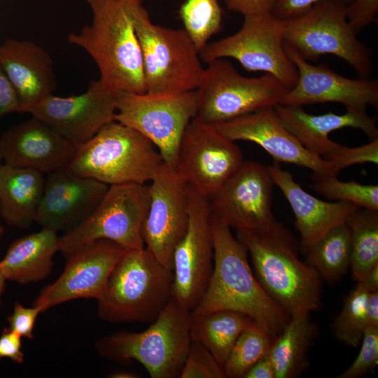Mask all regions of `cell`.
Masks as SVG:
<instances>
[{
	"instance_id": "cell-1",
	"label": "cell",
	"mask_w": 378,
	"mask_h": 378,
	"mask_svg": "<svg viewBox=\"0 0 378 378\" xmlns=\"http://www.w3.org/2000/svg\"><path fill=\"white\" fill-rule=\"evenodd\" d=\"M210 228L214 246V268L202 299L190 312L204 314L231 310L253 320L274 339L290 318L258 281L244 245L231 227L213 213Z\"/></svg>"
},
{
	"instance_id": "cell-2",
	"label": "cell",
	"mask_w": 378,
	"mask_h": 378,
	"mask_svg": "<svg viewBox=\"0 0 378 378\" xmlns=\"http://www.w3.org/2000/svg\"><path fill=\"white\" fill-rule=\"evenodd\" d=\"M254 274L267 295L290 316L317 310L321 303L322 279L299 258L300 243L276 220L252 230L237 231Z\"/></svg>"
},
{
	"instance_id": "cell-3",
	"label": "cell",
	"mask_w": 378,
	"mask_h": 378,
	"mask_svg": "<svg viewBox=\"0 0 378 378\" xmlns=\"http://www.w3.org/2000/svg\"><path fill=\"white\" fill-rule=\"evenodd\" d=\"M91 24L71 33L68 42L84 49L95 62L99 79L115 92L145 93L141 51L130 0H86Z\"/></svg>"
},
{
	"instance_id": "cell-4",
	"label": "cell",
	"mask_w": 378,
	"mask_h": 378,
	"mask_svg": "<svg viewBox=\"0 0 378 378\" xmlns=\"http://www.w3.org/2000/svg\"><path fill=\"white\" fill-rule=\"evenodd\" d=\"M174 275L146 248L127 250L97 300V316L111 323L154 321L172 299Z\"/></svg>"
},
{
	"instance_id": "cell-5",
	"label": "cell",
	"mask_w": 378,
	"mask_h": 378,
	"mask_svg": "<svg viewBox=\"0 0 378 378\" xmlns=\"http://www.w3.org/2000/svg\"><path fill=\"white\" fill-rule=\"evenodd\" d=\"M130 6L141 51L146 92L167 95L195 90L204 68L185 29L154 24L143 0H130Z\"/></svg>"
},
{
	"instance_id": "cell-6",
	"label": "cell",
	"mask_w": 378,
	"mask_h": 378,
	"mask_svg": "<svg viewBox=\"0 0 378 378\" xmlns=\"http://www.w3.org/2000/svg\"><path fill=\"white\" fill-rule=\"evenodd\" d=\"M162 162L159 151L150 141L136 130L114 120L90 140L76 146L66 169L75 175L109 186L146 184Z\"/></svg>"
},
{
	"instance_id": "cell-7",
	"label": "cell",
	"mask_w": 378,
	"mask_h": 378,
	"mask_svg": "<svg viewBox=\"0 0 378 378\" xmlns=\"http://www.w3.org/2000/svg\"><path fill=\"white\" fill-rule=\"evenodd\" d=\"M190 343V312L172 299L145 330L104 336L95 342V349L109 360L139 362L152 378H175L179 377Z\"/></svg>"
},
{
	"instance_id": "cell-8",
	"label": "cell",
	"mask_w": 378,
	"mask_h": 378,
	"mask_svg": "<svg viewBox=\"0 0 378 378\" xmlns=\"http://www.w3.org/2000/svg\"><path fill=\"white\" fill-rule=\"evenodd\" d=\"M348 5L340 1H322L285 21L284 42L308 62L332 55L352 66L360 78H370L372 52L358 40L350 25Z\"/></svg>"
},
{
	"instance_id": "cell-9",
	"label": "cell",
	"mask_w": 378,
	"mask_h": 378,
	"mask_svg": "<svg viewBox=\"0 0 378 378\" xmlns=\"http://www.w3.org/2000/svg\"><path fill=\"white\" fill-rule=\"evenodd\" d=\"M288 90L270 74L245 77L228 60L217 59L208 63L195 90L196 118L211 125L230 121L263 108L275 107Z\"/></svg>"
},
{
	"instance_id": "cell-10",
	"label": "cell",
	"mask_w": 378,
	"mask_h": 378,
	"mask_svg": "<svg viewBox=\"0 0 378 378\" xmlns=\"http://www.w3.org/2000/svg\"><path fill=\"white\" fill-rule=\"evenodd\" d=\"M148 202L147 183L110 186L93 213L59 237V251L66 258L99 239L112 241L127 251L144 248L142 226Z\"/></svg>"
},
{
	"instance_id": "cell-11",
	"label": "cell",
	"mask_w": 378,
	"mask_h": 378,
	"mask_svg": "<svg viewBox=\"0 0 378 378\" xmlns=\"http://www.w3.org/2000/svg\"><path fill=\"white\" fill-rule=\"evenodd\" d=\"M235 34L208 43L200 52L207 64L217 59L233 58L250 71H262L278 78L289 90L298 73L285 50L283 21L272 13L245 15Z\"/></svg>"
},
{
	"instance_id": "cell-12",
	"label": "cell",
	"mask_w": 378,
	"mask_h": 378,
	"mask_svg": "<svg viewBox=\"0 0 378 378\" xmlns=\"http://www.w3.org/2000/svg\"><path fill=\"white\" fill-rule=\"evenodd\" d=\"M197 111L195 90L167 95L119 92L115 120L146 137L175 169L181 139Z\"/></svg>"
},
{
	"instance_id": "cell-13",
	"label": "cell",
	"mask_w": 378,
	"mask_h": 378,
	"mask_svg": "<svg viewBox=\"0 0 378 378\" xmlns=\"http://www.w3.org/2000/svg\"><path fill=\"white\" fill-rule=\"evenodd\" d=\"M189 221L186 234L174 248L172 300L192 312L202 299L214 268L209 199L188 186Z\"/></svg>"
},
{
	"instance_id": "cell-14",
	"label": "cell",
	"mask_w": 378,
	"mask_h": 378,
	"mask_svg": "<svg viewBox=\"0 0 378 378\" xmlns=\"http://www.w3.org/2000/svg\"><path fill=\"white\" fill-rule=\"evenodd\" d=\"M243 161L235 141L195 117L181 139L175 170L189 186L209 198Z\"/></svg>"
},
{
	"instance_id": "cell-15",
	"label": "cell",
	"mask_w": 378,
	"mask_h": 378,
	"mask_svg": "<svg viewBox=\"0 0 378 378\" xmlns=\"http://www.w3.org/2000/svg\"><path fill=\"white\" fill-rule=\"evenodd\" d=\"M149 202L142 226L146 248L165 267L172 270L175 247L189 221L188 185L164 162L149 182Z\"/></svg>"
},
{
	"instance_id": "cell-16",
	"label": "cell",
	"mask_w": 378,
	"mask_h": 378,
	"mask_svg": "<svg viewBox=\"0 0 378 378\" xmlns=\"http://www.w3.org/2000/svg\"><path fill=\"white\" fill-rule=\"evenodd\" d=\"M118 95L100 79L92 80L85 92L67 97L50 94L27 113L77 146L115 120Z\"/></svg>"
},
{
	"instance_id": "cell-17",
	"label": "cell",
	"mask_w": 378,
	"mask_h": 378,
	"mask_svg": "<svg viewBox=\"0 0 378 378\" xmlns=\"http://www.w3.org/2000/svg\"><path fill=\"white\" fill-rule=\"evenodd\" d=\"M274 183L267 167L243 161L210 197L212 213L237 231L255 230L275 221Z\"/></svg>"
},
{
	"instance_id": "cell-18",
	"label": "cell",
	"mask_w": 378,
	"mask_h": 378,
	"mask_svg": "<svg viewBox=\"0 0 378 378\" xmlns=\"http://www.w3.org/2000/svg\"><path fill=\"white\" fill-rule=\"evenodd\" d=\"M126 249L107 239L97 240L66 257L61 275L46 286L32 306L41 312L78 298L101 297L108 278Z\"/></svg>"
},
{
	"instance_id": "cell-19",
	"label": "cell",
	"mask_w": 378,
	"mask_h": 378,
	"mask_svg": "<svg viewBox=\"0 0 378 378\" xmlns=\"http://www.w3.org/2000/svg\"><path fill=\"white\" fill-rule=\"evenodd\" d=\"M284 46L298 77L279 104L302 106L334 102L344 105L346 110L360 111H365L369 106L377 107V79L344 77L324 64H310L285 42Z\"/></svg>"
},
{
	"instance_id": "cell-20",
	"label": "cell",
	"mask_w": 378,
	"mask_h": 378,
	"mask_svg": "<svg viewBox=\"0 0 378 378\" xmlns=\"http://www.w3.org/2000/svg\"><path fill=\"white\" fill-rule=\"evenodd\" d=\"M212 126L233 141H247L259 145L275 162L305 167L314 175L337 176L339 174L332 164L314 155L302 146L281 123L274 107L263 108Z\"/></svg>"
},
{
	"instance_id": "cell-21",
	"label": "cell",
	"mask_w": 378,
	"mask_h": 378,
	"mask_svg": "<svg viewBox=\"0 0 378 378\" xmlns=\"http://www.w3.org/2000/svg\"><path fill=\"white\" fill-rule=\"evenodd\" d=\"M109 186L67 169L48 174L35 222L42 228L67 232L96 209Z\"/></svg>"
},
{
	"instance_id": "cell-22",
	"label": "cell",
	"mask_w": 378,
	"mask_h": 378,
	"mask_svg": "<svg viewBox=\"0 0 378 378\" xmlns=\"http://www.w3.org/2000/svg\"><path fill=\"white\" fill-rule=\"evenodd\" d=\"M76 150L75 145L34 116L0 136V155L4 164L42 174L66 169Z\"/></svg>"
},
{
	"instance_id": "cell-23",
	"label": "cell",
	"mask_w": 378,
	"mask_h": 378,
	"mask_svg": "<svg viewBox=\"0 0 378 378\" xmlns=\"http://www.w3.org/2000/svg\"><path fill=\"white\" fill-rule=\"evenodd\" d=\"M274 185L283 192L290 205L300 233V248L304 255L312 246L334 227L344 223L357 209L346 202H325L307 192L292 174L274 162L267 166Z\"/></svg>"
},
{
	"instance_id": "cell-24",
	"label": "cell",
	"mask_w": 378,
	"mask_h": 378,
	"mask_svg": "<svg viewBox=\"0 0 378 378\" xmlns=\"http://www.w3.org/2000/svg\"><path fill=\"white\" fill-rule=\"evenodd\" d=\"M284 126L314 155L328 162L338 147L328 134L344 127L362 130L371 140L378 138L374 118L365 111L346 110L344 114L307 113L302 106L278 104L274 107Z\"/></svg>"
},
{
	"instance_id": "cell-25",
	"label": "cell",
	"mask_w": 378,
	"mask_h": 378,
	"mask_svg": "<svg viewBox=\"0 0 378 378\" xmlns=\"http://www.w3.org/2000/svg\"><path fill=\"white\" fill-rule=\"evenodd\" d=\"M0 64L17 92L20 112L27 113L57 88L52 57L32 41L7 40L0 46Z\"/></svg>"
},
{
	"instance_id": "cell-26",
	"label": "cell",
	"mask_w": 378,
	"mask_h": 378,
	"mask_svg": "<svg viewBox=\"0 0 378 378\" xmlns=\"http://www.w3.org/2000/svg\"><path fill=\"white\" fill-rule=\"evenodd\" d=\"M57 232L42 228L13 241L0 260V272L6 281L27 284L43 280L51 273L56 252L59 251Z\"/></svg>"
},
{
	"instance_id": "cell-27",
	"label": "cell",
	"mask_w": 378,
	"mask_h": 378,
	"mask_svg": "<svg viewBox=\"0 0 378 378\" xmlns=\"http://www.w3.org/2000/svg\"><path fill=\"white\" fill-rule=\"evenodd\" d=\"M45 178L29 168L2 164L0 169V215L9 225L28 229L35 222Z\"/></svg>"
},
{
	"instance_id": "cell-28",
	"label": "cell",
	"mask_w": 378,
	"mask_h": 378,
	"mask_svg": "<svg viewBox=\"0 0 378 378\" xmlns=\"http://www.w3.org/2000/svg\"><path fill=\"white\" fill-rule=\"evenodd\" d=\"M318 332L309 314L290 316L270 349L275 378H292L302 372L308 365V349Z\"/></svg>"
},
{
	"instance_id": "cell-29",
	"label": "cell",
	"mask_w": 378,
	"mask_h": 378,
	"mask_svg": "<svg viewBox=\"0 0 378 378\" xmlns=\"http://www.w3.org/2000/svg\"><path fill=\"white\" fill-rule=\"evenodd\" d=\"M251 320L231 310L198 315L190 312V337L206 347L223 368L238 337Z\"/></svg>"
},
{
	"instance_id": "cell-30",
	"label": "cell",
	"mask_w": 378,
	"mask_h": 378,
	"mask_svg": "<svg viewBox=\"0 0 378 378\" xmlns=\"http://www.w3.org/2000/svg\"><path fill=\"white\" fill-rule=\"evenodd\" d=\"M304 255L306 262L322 280L329 283L340 280L350 267L351 236L348 225L344 223L330 230Z\"/></svg>"
},
{
	"instance_id": "cell-31",
	"label": "cell",
	"mask_w": 378,
	"mask_h": 378,
	"mask_svg": "<svg viewBox=\"0 0 378 378\" xmlns=\"http://www.w3.org/2000/svg\"><path fill=\"white\" fill-rule=\"evenodd\" d=\"M345 223L350 230V267L359 281L378 265V210L358 208Z\"/></svg>"
},
{
	"instance_id": "cell-32",
	"label": "cell",
	"mask_w": 378,
	"mask_h": 378,
	"mask_svg": "<svg viewBox=\"0 0 378 378\" xmlns=\"http://www.w3.org/2000/svg\"><path fill=\"white\" fill-rule=\"evenodd\" d=\"M273 340L251 320L238 337L223 366L225 377L244 378L250 368L269 353Z\"/></svg>"
},
{
	"instance_id": "cell-33",
	"label": "cell",
	"mask_w": 378,
	"mask_h": 378,
	"mask_svg": "<svg viewBox=\"0 0 378 378\" xmlns=\"http://www.w3.org/2000/svg\"><path fill=\"white\" fill-rule=\"evenodd\" d=\"M178 13L199 52L222 28L223 11L218 0H185Z\"/></svg>"
},
{
	"instance_id": "cell-34",
	"label": "cell",
	"mask_w": 378,
	"mask_h": 378,
	"mask_svg": "<svg viewBox=\"0 0 378 378\" xmlns=\"http://www.w3.org/2000/svg\"><path fill=\"white\" fill-rule=\"evenodd\" d=\"M370 293L358 282L346 297L333 325L335 336L340 342L351 347H357L360 343L368 326L367 304Z\"/></svg>"
},
{
	"instance_id": "cell-35",
	"label": "cell",
	"mask_w": 378,
	"mask_h": 378,
	"mask_svg": "<svg viewBox=\"0 0 378 378\" xmlns=\"http://www.w3.org/2000/svg\"><path fill=\"white\" fill-rule=\"evenodd\" d=\"M309 186L315 192L332 201L352 203L360 208L378 210L377 185H364L354 181H341L336 176L312 174Z\"/></svg>"
},
{
	"instance_id": "cell-36",
	"label": "cell",
	"mask_w": 378,
	"mask_h": 378,
	"mask_svg": "<svg viewBox=\"0 0 378 378\" xmlns=\"http://www.w3.org/2000/svg\"><path fill=\"white\" fill-rule=\"evenodd\" d=\"M179 378H226L223 368L210 351L191 340Z\"/></svg>"
},
{
	"instance_id": "cell-37",
	"label": "cell",
	"mask_w": 378,
	"mask_h": 378,
	"mask_svg": "<svg viewBox=\"0 0 378 378\" xmlns=\"http://www.w3.org/2000/svg\"><path fill=\"white\" fill-rule=\"evenodd\" d=\"M359 353L355 360L337 378H358L378 365V326H368L363 332Z\"/></svg>"
},
{
	"instance_id": "cell-38",
	"label": "cell",
	"mask_w": 378,
	"mask_h": 378,
	"mask_svg": "<svg viewBox=\"0 0 378 378\" xmlns=\"http://www.w3.org/2000/svg\"><path fill=\"white\" fill-rule=\"evenodd\" d=\"M365 162L378 163V138L359 147L342 146L331 164L340 173L341 170L351 165Z\"/></svg>"
},
{
	"instance_id": "cell-39",
	"label": "cell",
	"mask_w": 378,
	"mask_h": 378,
	"mask_svg": "<svg viewBox=\"0 0 378 378\" xmlns=\"http://www.w3.org/2000/svg\"><path fill=\"white\" fill-rule=\"evenodd\" d=\"M40 313L41 311L37 307H25L15 302L12 314L6 318L9 324L8 328L22 337L31 340L35 322Z\"/></svg>"
},
{
	"instance_id": "cell-40",
	"label": "cell",
	"mask_w": 378,
	"mask_h": 378,
	"mask_svg": "<svg viewBox=\"0 0 378 378\" xmlns=\"http://www.w3.org/2000/svg\"><path fill=\"white\" fill-rule=\"evenodd\" d=\"M378 0H353L347 7V20L356 34L376 21Z\"/></svg>"
},
{
	"instance_id": "cell-41",
	"label": "cell",
	"mask_w": 378,
	"mask_h": 378,
	"mask_svg": "<svg viewBox=\"0 0 378 378\" xmlns=\"http://www.w3.org/2000/svg\"><path fill=\"white\" fill-rule=\"evenodd\" d=\"M325 0H276L271 11L277 18L287 21L296 18L314 4ZM349 4L353 0H335Z\"/></svg>"
},
{
	"instance_id": "cell-42",
	"label": "cell",
	"mask_w": 378,
	"mask_h": 378,
	"mask_svg": "<svg viewBox=\"0 0 378 378\" xmlns=\"http://www.w3.org/2000/svg\"><path fill=\"white\" fill-rule=\"evenodd\" d=\"M13 112H20L18 97L0 64V120Z\"/></svg>"
},
{
	"instance_id": "cell-43",
	"label": "cell",
	"mask_w": 378,
	"mask_h": 378,
	"mask_svg": "<svg viewBox=\"0 0 378 378\" xmlns=\"http://www.w3.org/2000/svg\"><path fill=\"white\" fill-rule=\"evenodd\" d=\"M22 337L4 328L0 335V360L6 358L13 362L21 364L24 361V354L21 350Z\"/></svg>"
},
{
	"instance_id": "cell-44",
	"label": "cell",
	"mask_w": 378,
	"mask_h": 378,
	"mask_svg": "<svg viewBox=\"0 0 378 378\" xmlns=\"http://www.w3.org/2000/svg\"><path fill=\"white\" fill-rule=\"evenodd\" d=\"M227 9L244 16L271 13L276 0H223Z\"/></svg>"
},
{
	"instance_id": "cell-45",
	"label": "cell",
	"mask_w": 378,
	"mask_h": 378,
	"mask_svg": "<svg viewBox=\"0 0 378 378\" xmlns=\"http://www.w3.org/2000/svg\"><path fill=\"white\" fill-rule=\"evenodd\" d=\"M244 378H275L270 354H267L258 360L246 372Z\"/></svg>"
},
{
	"instance_id": "cell-46",
	"label": "cell",
	"mask_w": 378,
	"mask_h": 378,
	"mask_svg": "<svg viewBox=\"0 0 378 378\" xmlns=\"http://www.w3.org/2000/svg\"><path fill=\"white\" fill-rule=\"evenodd\" d=\"M368 326H378V290L371 292L367 304Z\"/></svg>"
},
{
	"instance_id": "cell-47",
	"label": "cell",
	"mask_w": 378,
	"mask_h": 378,
	"mask_svg": "<svg viewBox=\"0 0 378 378\" xmlns=\"http://www.w3.org/2000/svg\"><path fill=\"white\" fill-rule=\"evenodd\" d=\"M370 292L378 290V265L374 267L359 281Z\"/></svg>"
},
{
	"instance_id": "cell-48",
	"label": "cell",
	"mask_w": 378,
	"mask_h": 378,
	"mask_svg": "<svg viewBox=\"0 0 378 378\" xmlns=\"http://www.w3.org/2000/svg\"><path fill=\"white\" fill-rule=\"evenodd\" d=\"M110 377L112 378H136L138 376L132 372L119 371L111 374Z\"/></svg>"
},
{
	"instance_id": "cell-49",
	"label": "cell",
	"mask_w": 378,
	"mask_h": 378,
	"mask_svg": "<svg viewBox=\"0 0 378 378\" xmlns=\"http://www.w3.org/2000/svg\"><path fill=\"white\" fill-rule=\"evenodd\" d=\"M6 279L0 272V307L1 306L2 295L4 293L5 288H6Z\"/></svg>"
},
{
	"instance_id": "cell-50",
	"label": "cell",
	"mask_w": 378,
	"mask_h": 378,
	"mask_svg": "<svg viewBox=\"0 0 378 378\" xmlns=\"http://www.w3.org/2000/svg\"><path fill=\"white\" fill-rule=\"evenodd\" d=\"M4 233V228L2 225H0V239L3 236Z\"/></svg>"
},
{
	"instance_id": "cell-51",
	"label": "cell",
	"mask_w": 378,
	"mask_h": 378,
	"mask_svg": "<svg viewBox=\"0 0 378 378\" xmlns=\"http://www.w3.org/2000/svg\"><path fill=\"white\" fill-rule=\"evenodd\" d=\"M2 160H2V158H1V155H0V169H1V166H2V164H3L1 163Z\"/></svg>"
}]
</instances>
